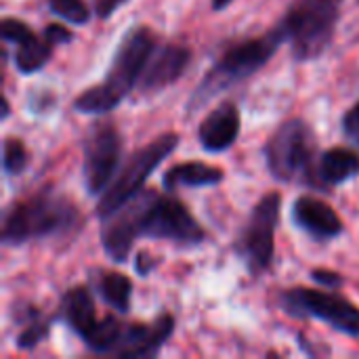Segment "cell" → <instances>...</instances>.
<instances>
[{"mask_svg": "<svg viewBox=\"0 0 359 359\" xmlns=\"http://www.w3.org/2000/svg\"><path fill=\"white\" fill-rule=\"evenodd\" d=\"M103 221L101 244L105 255L116 263H126L137 238H151L179 246H198L204 240L200 223L170 191L158 194L154 189H143Z\"/></svg>", "mask_w": 359, "mask_h": 359, "instance_id": "obj_1", "label": "cell"}, {"mask_svg": "<svg viewBox=\"0 0 359 359\" xmlns=\"http://www.w3.org/2000/svg\"><path fill=\"white\" fill-rule=\"evenodd\" d=\"M154 50H156V34L145 25L130 27L114 53L105 80L84 90L74 101V109L88 116H101L116 109L130 95L135 84L141 80Z\"/></svg>", "mask_w": 359, "mask_h": 359, "instance_id": "obj_2", "label": "cell"}, {"mask_svg": "<svg viewBox=\"0 0 359 359\" xmlns=\"http://www.w3.org/2000/svg\"><path fill=\"white\" fill-rule=\"evenodd\" d=\"M284 42H286V36L282 27L276 25L271 32L259 38H250L227 48L221 55V59H217L215 65L206 72V76L196 86V90L191 93L187 101V111L194 114L196 109L210 103L217 95L225 93L233 84L257 74L261 67H265L271 61V57L278 53V48Z\"/></svg>", "mask_w": 359, "mask_h": 359, "instance_id": "obj_3", "label": "cell"}, {"mask_svg": "<svg viewBox=\"0 0 359 359\" xmlns=\"http://www.w3.org/2000/svg\"><path fill=\"white\" fill-rule=\"evenodd\" d=\"M80 221L78 208L59 194L40 191L13 202L2 215V242L21 246L29 240L67 233Z\"/></svg>", "mask_w": 359, "mask_h": 359, "instance_id": "obj_4", "label": "cell"}, {"mask_svg": "<svg viewBox=\"0 0 359 359\" xmlns=\"http://www.w3.org/2000/svg\"><path fill=\"white\" fill-rule=\"evenodd\" d=\"M318 143L311 126L303 120H286L265 145V162L273 179L318 187Z\"/></svg>", "mask_w": 359, "mask_h": 359, "instance_id": "obj_5", "label": "cell"}, {"mask_svg": "<svg viewBox=\"0 0 359 359\" xmlns=\"http://www.w3.org/2000/svg\"><path fill=\"white\" fill-rule=\"evenodd\" d=\"M339 17V0H292L278 25L290 44L292 57L313 61L332 44Z\"/></svg>", "mask_w": 359, "mask_h": 359, "instance_id": "obj_6", "label": "cell"}, {"mask_svg": "<svg viewBox=\"0 0 359 359\" xmlns=\"http://www.w3.org/2000/svg\"><path fill=\"white\" fill-rule=\"evenodd\" d=\"M177 145H179V135L166 133V135H160L158 139H154L151 143L143 145L141 149H137L128 158L124 168L114 177L109 187L103 191V196L97 204V210H95L97 217L101 221L111 217L126 202H130L139 191H143V185L149 179V175L177 149Z\"/></svg>", "mask_w": 359, "mask_h": 359, "instance_id": "obj_7", "label": "cell"}, {"mask_svg": "<svg viewBox=\"0 0 359 359\" xmlns=\"http://www.w3.org/2000/svg\"><path fill=\"white\" fill-rule=\"evenodd\" d=\"M280 210H282L280 194L263 196L250 210V217L238 236L236 250L252 276H261L269 271L273 265L276 229L280 223Z\"/></svg>", "mask_w": 359, "mask_h": 359, "instance_id": "obj_8", "label": "cell"}, {"mask_svg": "<svg viewBox=\"0 0 359 359\" xmlns=\"http://www.w3.org/2000/svg\"><path fill=\"white\" fill-rule=\"evenodd\" d=\"M282 309L297 320H320L347 337H359V307L339 292L311 288L284 290Z\"/></svg>", "mask_w": 359, "mask_h": 359, "instance_id": "obj_9", "label": "cell"}, {"mask_svg": "<svg viewBox=\"0 0 359 359\" xmlns=\"http://www.w3.org/2000/svg\"><path fill=\"white\" fill-rule=\"evenodd\" d=\"M122 158V139L111 124L95 126L84 141L82 179L90 196H99L109 187Z\"/></svg>", "mask_w": 359, "mask_h": 359, "instance_id": "obj_10", "label": "cell"}, {"mask_svg": "<svg viewBox=\"0 0 359 359\" xmlns=\"http://www.w3.org/2000/svg\"><path fill=\"white\" fill-rule=\"evenodd\" d=\"M0 36L4 42H13L15 48V67L23 76L40 72L53 53V44L46 38H38L23 21L4 17L0 23Z\"/></svg>", "mask_w": 359, "mask_h": 359, "instance_id": "obj_11", "label": "cell"}, {"mask_svg": "<svg viewBox=\"0 0 359 359\" xmlns=\"http://www.w3.org/2000/svg\"><path fill=\"white\" fill-rule=\"evenodd\" d=\"M175 332V318L170 313L158 316L151 324H126L116 358H154Z\"/></svg>", "mask_w": 359, "mask_h": 359, "instance_id": "obj_12", "label": "cell"}, {"mask_svg": "<svg viewBox=\"0 0 359 359\" xmlns=\"http://www.w3.org/2000/svg\"><path fill=\"white\" fill-rule=\"evenodd\" d=\"M292 221L316 242H328L343 233V221L334 208L313 196H301L294 200Z\"/></svg>", "mask_w": 359, "mask_h": 359, "instance_id": "obj_13", "label": "cell"}, {"mask_svg": "<svg viewBox=\"0 0 359 359\" xmlns=\"http://www.w3.org/2000/svg\"><path fill=\"white\" fill-rule=\"evenodd\" d=\"M242 116L236 103L227 101L215 107L198 128V141L204 151L221 154L227 151L240 137Z\"/></svg>", "mask_w": 359, "mask_h": 359, "instance_id": "obj_14", "label": "cell"}, {"mask_svg": "<svg viewBox=\"0 0 359 359\" xmlns=\"http://www.w3.org/2000/svg\"><path fill=\"white\" fill-rule=\"evenodd\" d=\"M189 61H191V50L183 44H164L162 48L154 50L141 76V90L156 93L177 82L187 69Z\"/></svg>", "mask_w": 359, "mask_h": 359, "instance_id": "obj_15", "label": "cell"}, {"mask_svg": "<svg viewBox=\"0 0 359 359\" xmlns=\"http://www.w3.org/2000/svg\"><path fill=\"white\" fill-rule=\"evenodd\" d=\"M61 320L84 341L99 324L93 294L86 286H76L67 290L61 299Z\"/></svg>", "mask_w": 359, "mask_h": 359, "instance_id": "obj_16", "label": "cell"}, {"mask_svg": "<svg viewBox=\"0 0 359 359\" xmlns=\"http://www.w3.org/2000/svg\"><path fill=\"white\" fill-rule=\"evenodd\" d=\"M359 175V156L349 147H332L318 158V189L343 185Z\"/></svg>", "mask_w": 359, "mask_h": 359, "instance_id": "obj_17", "label": "cell"}, {"mask_svg": "<svg viewBox=\"0 0 359 359\" xmlns=\"http://www.w3.org/2000/svg\"><path fill=\"white\" fill-rule=\"evenodd\" d=\"M225 172L217 166L204 162H185L166 170L162 185L166 191H177L179 187H212L223 183Z\"/></svg>", "mask_w": 359, "mask_h": 359, "instance_id": "obj_18", "label": "cell"}, {"mask_svg": "<svg viewBox=\"0 0 359 359\" xmlns=\"http://www.w3.org/2000/svg\"><path fill=\"white\" fill-rule=\"evenodd\" d=\"M93 284L97 294L118 313H128L130 309V294H133V282L116 271H101L93 276Z\"/></svg>", "mask_w": 359, "mask_h": 359, "instance_id": "obj_19", "label": "cell"}, {"mask_svg": "<svg viewBox=\"0 0 359 359\" xmlns=\"http://www.w3.org/2000/svg\"><path fill=\"white\" fill-rule=\"evenodd\" d=\"M46 337H48V320L42 318L38 311L27 309V311H25L23 328H21V332L17 334L15 345H17L21 351H27V349H34L36 345H40Z\"/></svg>", "mask_w": 359, "mask_h": 359, "instance_id": "obj_20", "label": "cell"}, {"mask_svg": "<svg viewBox=\"0 0 359 359\" xmlns=\"http://www.w3.org/2000/svg\"><path fill=\"white\" fill-rule=\"evenodd\" d=\"M29 164V154L21 139L6 137L2 143V168L11 177H19Z\"/></svg>", "mask_w": 359, "mask_h": 359, "instance_id": "obj_21", "label": "cell"}, {"mask_svg": "<svg viewBox=\"0 0 359 359\" xmlns=\"http://www.w3.org/2000/svg\"><path fill=\"white\" fill-rule=\"evenodd\" d=\"M48 8L53 15L72 25H84L90 21V8L84 0H48Z\"/></svg>", "mask_w": 359, "mask_h": 359, "instance_id": "obj_22", "label": "cell"}, {"mask_svg": "<svg viewBox=\"0 0 359 359\" xmlns=\"http://www.w3.org/2000/svg\"><path fill=\"white\" fill-rule=\"evenodd\" d=\"M343 133L345 137L359 147V103L349 107L343 116Z\"/></svg>", "mask_w": 359, "mask_h": 359, "instance_id": "obj_23", "label": "cell"}, {"mask_svg": "<svg viewBox=\"0 0 359 359\" xmlns=\"http://www.w3.org/2000/svg\"><path fill=\"white\" fill-rule=\"evenodd\" d=\"M311 278H313L320 286L330 288V290H337V288H341V286L345 284V280H343L339 273H334V271H326V269H316V271L311 273Z\"/></svg>", "mask_w": 359, "mask_h": 359, "instance_id": "obj_24", "label": "cell"}, {"mask_svg": "<svg viewBox=\"0 0 359 359\" xmlns=\"http://www.w3.org/2000/svg\"><path fill=\"white\" fill-rule=\"evenodd\" d=\"M44 38L55 46V44H65V42H69V40L74 38V34H72L67 27L59 25V23H50V25L44 29Z\"/></svg>", "mask_w": 359, "mask_h": 359, "instance_id": "obj_25", "label": "cell"}, {"mask_svg": "<svg viewBox=\"0 0 359 359\" xmlns=\"http://www.w3.org/2000/svg\"><path fill=\"white\" fill-rule=\"evenodd\" d=\"M124 2H126V0H95V13H97V17L107 19V17H111Z\"/></svg>", "mask_w": 359, "mask_h": 359, "instance_id": "obj_26", "label": "cell"}, {"mask_svg": "<svg viewBox=\"0 0 359 359\" xmlns=\"http://www.w3.org/2000/svg\"><path fill=\"white\" fill-rule=\"evenodd\" d=\"M233 0H212V8L215 11H225Z\"/></svg>", "mask_w": 359, "mask_h": 359, "instance_id": "obj_27", "label": "cell"}, {"mask_svg": "<svg viewBox=\"0 0 359 359\" xmlns=\"http://www.w3.org/2000/svg\"><path fill=\"white\" fill-rule=\"evenodd\" d=\"M8 114H11V105L6 99H2V118H8Z\"/></svg>", "mask_w": 359, "mask_h": 359, "instance_id": "obj_28", "label": "cell"}, {"mask_svg": "<svg viewBox=\"0 0 359 359\" xmlns=\"http://www.w3.org/2000/svg\"><path fill=\"white\" fill-rule=\"evenodd\" d=\"M358 2H359V0H358Z\"/></svg>", "mask_w": 359, "mask_h": 359, "instance_id": "obj_29", "label": "cell"}]
</instances>
